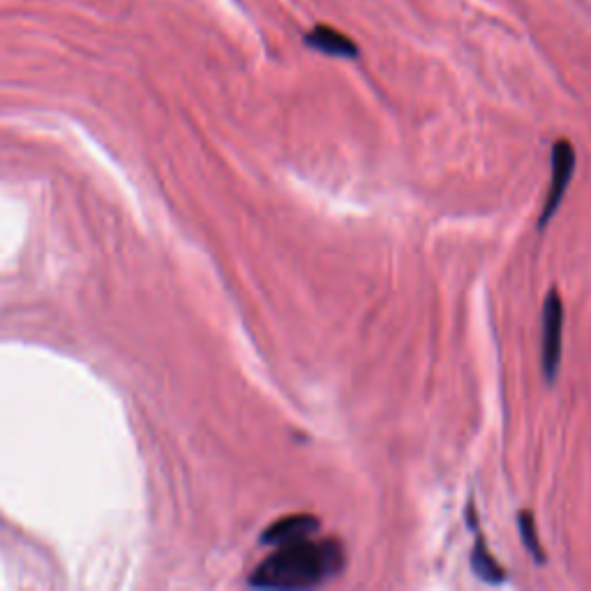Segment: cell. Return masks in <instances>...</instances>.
Returning <instances> with one entry per match:
<instances>
[{"mask_svg":"<svg viewBox=\"0 0 591 591\" xmlns=\"http://www.w3.org/2000/svg\"><path fill=\"white\" fill-rule=\"evenodd\" d=\"M342 568L344 548L340 541L303 538L278 545V552L261 561L250 582L261 589H310L333 580Z\"/></svg>","mask_w":591,"mask_h":591,"instance_id":"cell-1","label":"cell"},{"mask_svg":"<svg viewBox=\"0 0 591 591\" xmlns=\"http://www.w3.org/2000/svg\"><path fill=\"white\" fill-rule=\"evenodd\" d=\"M541 333L543 374L548 381H555L561 365V342H564V303L557 291H550L543 303Z\"/></svg>","mask_w":591,"mask_h":591,"instance_id":"cell-2","label":"cell"},{"mask_svg":"<svg viewBox=\"0 0 591 591\" xmlns=\"http://www.w3.org/2000/svg\"><path fill=\"white\" fill-rule=\"evenodd\" d=\"M575 171V153L571 141H557L555 148H552V181H550V190L545 194V204H543V213L538 218V229L548 227V222L552 220V215L559 211L561 201H564L568 185H571Z\"/></svg>","mask_w":591,"mask_h":591,"instance_id":"cell-3","label":"cell"},{"mask_svg":"<svg viewBox=\"0 0 591 591\" xmlns=\"http://www.w3.org/2000/svg\"><path fill=\"white\" fill-rule=\"evenodd\" d=\"M319 527V520L314 515H287V518H280L264 531V543L287 545L303 541V538H312L317 534Z\"/></svg>","mask_w":591,"mask_h":591,"instance_id":"cell-4","label":"cell"},{"mask_svg":"<svg viewBox=\"0 0 591 591\" xmlns=\"http://www.w3.org/2000/svg\"><path fill=\"white\" fill-rule=\"evenodd\" d=\"M469 527H474V534H476L474 550H471V566H474L478 578L485 580V582H492V585H499V582L506 580V573H504V568L497 564L495 557H492V552L485 548L483 534H481V529H478L474 501L469 504Z\"/></svg>","mask_w":591,"mask_h":591,"instance_id":"cell-5","label":"cell"},{"mask_svg":"<svg viewBox=\"0 0 591 591\" xmlns=\"http://www.w3.org/2000/svg\"><path fill=\"white\" fill-rule=\"evenodd\" d=\"M310 42L314 47L326 51V54H335V56H354L356 49L354 44H349L342 35H335L328 28H319L317 33L310 35Z\"/></svg>","mask_w":591,"mask_h":591,"instance_id":"cell-6","label":"cell"},{"mask_svg":"<svg viewBox=\"0 0 591 591\" xmlns=\"http://www.w3.org/2000/svg\"><path fill=\"white\" fill-rule=\"evenodd\" d=\"M518 527H520V534H522V543H525L529 555L534 557L536 564H543L545 561L543 548H541V541H538L536 522H534V515H531V511H520Z\"/></svg>","mask_w":591,"mask_h":591,"instance_id":"cell-7","label":"cell"}]
</instances>
